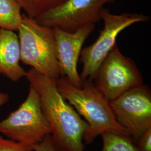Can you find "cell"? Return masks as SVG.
Wrapping results in <instances>:
<instances>
[{"mask_svg":"<svg viewBox=\"0 0 151 151\" xmlns=\"http://www.w3.org/2000/svg\"><path fill=\"white\" fill-rule=\"evenodd\" d=\"M25 77L40 96L57 151H85L83 138L88 125L60 93L57 81L32 68Z\"/></svg>","mask_w":151,"mask_h":151,"instance_id":"cell-1","label":"cell"},{"mask_svg":"<svg viewBox=\"0 0 151 151\" xmlns=\"http://www.w3.org/2000/svg\"><path fill=\"white\" fill-rule=\"evenodd\" d=\"M58 90L67 101L88 125L83 142L90 144L99 135L112 132L130 136L115 119L109 101L99 91L93 81H82L81 87H76L65 77L57 80Z\"/></svg>","mask_w":151,"mask_h":151,"instance_id":"cell-2","label":"cell"},{"mask_svg":"<svg viewBox=\"0 0 151 151\" xmlns=\"http://www.w3.org/2000/svg\"><path fill=\"white\" fill-rule=\"evenodd\" d=\"M17 32L22 63L55 81L60 78L53 28L42 25L24 14Z\"/></svg>","mask_w":151,"mask_h":151,"instance_id":"cell-3","label":"cell"},{"mask_svg":"<svg viewBox=\"0 0 151 151\" xmlns=\"http://www.w3.org/2000/svg\"><path fill=\"white\" fill-rule=\"evenodd\" d=\"M0 133L9 139L32 147L51 134L40 96L31 85L25 100L0 122Z\"/></svg>","mask_w":151,"mask_h":151,"instance_id":"cell-4","label":"cell"},{"mask_svg":"<svg viewBox=\"0 0 151 151\" xmlns=\"http://www.w3.org/2000/svg\"><path fill=\"white\" fill-rule=\"evenodd\" d=\"M101 20L104 22V27L97 39L91 45L81 50L80 60L83 67L80 77L82 81H92L98 67L116 43L120 32L136 23L149 22L150 16L138 13L116 15L104 8Z\"/></svg>","mask_w":151,"mask_h":151,"instance_id":"cell-5","label":"cell"},{"mask_svg":"<svg viewBox=\"0 0 151 151\" xmlns=\"http://www.w3.org/2000/svg\"><path fill=\"white\" fill-rule=\"evenodd\" d=\"M92 81L109 101L144 83L135 62L120 52L117 43L98 67Z\"/></svg>","mask_w":151,"mask_h":151,"instance_id":"cell-6","label":"cell"},{"mask_svg":"<svg viewBox=\"0 0 151 151\" xmlns=\"http://www.w3.org/2000/svg\"><path fill=\"white\" fill-rule=\"evenodd\" d=\"M114 115L129 133L134 143L151 128V91L144 83L109 101Z\"/></svg>","mask_w":151,"mask_h":151,"instance_id":"cell-7","label":"cell"},{"mask_svg":"<svg viewBox=\"0 0 151 151\" xmlns=\"http://www.w3.org/2000/svg\"><path fill=\"white\" fill-rule=\"evenodd\" d=\"M116 0H65L60 5L37 17L39 24L68 32H75L101 20L104 6Z\"/></svg>","mask_w":151,"mask_h":151,"instance_id":"cell-8","label":"cell"},{"mask_svg":"<svg viewBox=\"0 0 151 151\" xmlns=\"http://www.w3.org/2000/svg\"><path fill=\"white\" fill-rule=\"evenodd\" d=\"M95 27V24H88L72 32L53 28L60 77H65L76 87H81L82 84L77 71L78 58L83 44Z\"/></svg>","mask_w":151,"mask_h":151,"instance_id":"cell-9","label":"cell"},{"mask_svg":"<svg viewBox=\"0 0 151 151\" xmlns=\"http://www.w3.org/2000/svg\"><path fill=\"white\" fill-rule=\"evenodd\" d=\"M20 47L15 32L0 28V75L13 82L26 77L27 71L20 64Z\"/></svg>","mask_w":151,"mask_h":151,"instance_id":"cell-10","label":"cell"},{"mask_svg":"<svg viewBox=\"0 0 151 151\" xmlns=\"http://www.w3.org/2000/svg\"><path fill=\"white\" fill-rule=\"evenodd\" d=\"M22 10L16 0H0V28L17 32L22 21Z\"/></svg>","mask_w":151,"mask_h":151,"instance_id":"cell-11","label":"cell"},{"mask_svg":"<svg viewBox=\"0 0 151 151\" xmlns=\"http://www.w3.org/2000/svg\"><path fill=\"white\" fill-rule=\"evenodd\" d=\"M101 136V151H139L130 136L112 132L104 133Z\"/></svg>","mask_w":151,"mask_h":151,"instance_id":"cell-12","label":"cell"},{"mask_svg":"<svg viewBox=\"0 0 151 151\" xmlns=\"http://www.w3.org/2000/svg\"><path fill=\"white\" fill-rule=\"evenodd\" d=\"M20 6L22 10L27 16L36 19L56 6L65 0H16Z\"/></svg>","mask_w":151,"mask_h":151,"instance_id":"cell-13","label":"cell"},{"mask_svg":"<svg viewBox=\"0 0 151 151\" xmlns=\"http://www.w3.org/2000/svg\"><path fill=\"white\" fill-rule=\"evenodd\" d=\"M0 151H34L32 147L0 135Z\"/></svg>","mask_w":151,"mask_h":151,"instance_id":"cell-14","label":"cell"},{"mask_svg":"<svg viewBox=\"0 0 151 151\" xmlns=\"http://www.w3.org/2000/svg\"><path fill=\"white\" fill-rule=\"evenodd\" d=\"M32 148L34 151H58L54 145L51 134L45 137Z\"/></svg>","mask_w":151,"mask_h":151,"instance_id":"cell-15","label":"cell"},{"mask_svg":"<svg viewBox=\"0 0 151 151\" xmlns=\"http://www.w3.org/2000/svg\"><path fill=\"white\" fill-rule=\"evenodd\" d=\"M136 146L139 151H151V128L142 135Z\"/></svg>","mask_w":151,"mask_h":151,"instance_id":"cell-16","label":"cell"},{"mask_svg":"<svg viewBox=\"0 0 151 151\" xmlns=\"http://www.w3.org/2000/svg\"><path fill=\"white\" fill-rule=\"evenodd\" d=\"M9 99V94L5 92H0V108L8 101Z\"/></svg>","mask_w":151,"mask_h":151,"instance_id":"cell-17","label":"cell"}]
</instances>
